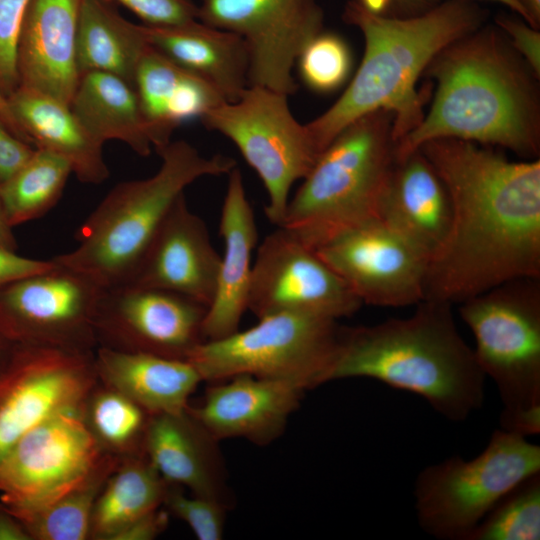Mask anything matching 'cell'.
Instances as JSON below:
<instances>
[{
	"mask_svg": "<svg viewBox=\"0 0 540 540\" xmlns=\"http://www.w3.org/2000/svg\"><path fill=\"white\" fill-rule=\"evenodd\" d=\"M420 150L452 204L448 234L428 262L424 300L453 304L504 282L540 278V161L440 138Z\"/></svg>",
	"mask_w": 540,
	"mask_h": 540,
	"instance_id": "1",
	"label": "cell"
},
{
	"mask_svg": "<svg viewBox=\"0 0 540 540\" xmlns=\"http://www.w3.org/2000/svg\"><path fill=\"white\" fill-rule=\"evenodd\" d=\"M497 27H479L442 49L427 67L436 91L421 123L395 144L401 159L434 139L501 147L527 159L540 150L532 73ZM533 74V73H532Z\"/></svg>",
	"mask_w": 540,
	"mask_h": 540,
	"instance_id": "2",
	"label": "cell"
},
{
	"mask_svg": "<svg viewBox=\"0 0 540 540\" xmlns=\"http://www.w3.org/2000/svg\"><path fill=\"white\" fill-rule=\"evenodd\" d=\"M485 11L472 0H445L415 15L395 17L347 2L343 20L359 29L364 54L351 82L325 112L306 123L320 154L358 118L385 110L393 117L395 144L424 117L429 90L416 84L434 57L449 44L482 26Z\"/></svg>",
	"mask_w": 540,
	"mask_h": 540,
	"instance_id": "3",
	"label": "cell"
},
{
	"mask_svg": "<svg viewBox=\"0 0 540 540\" xmlns=\"http://www.w3.org/2000/svg\"><path fill=\"white\" fill-rule=\"evenodd\" d=\"M449 303L423 300L406 318L341 327L331 381L365 377L417 394L441 416L464 421L484 402L486 376Z\"/></svg>",
	"mask_w": 540,
	"mask_h": 540,
	"instance_id": "4",
	"label": "cell"
},
{
	"mask_svg": "<svg viewBox=\"0 0 540 540\" xmlns=\"http://www.w3.org/2000/svg\"><path fill=\"white\" fill-rule=\"evenodd\" d=\"M157 153V172L114 186L78 229L77 247L54 257L57 263L103 288L129 283L185 188L205 176L228 175L236 167L233 158L204 156L185 140L171 141Z\"/></svg>",
	"mask_w": 540,
	"mask_h": 540,
	"instance_id": "5",
	"label": "cell"
},
{
	"mask_svg": "<svg viewBox=\"0 0 540 540\" xmlns=\"http://www.w3.org/2000/svg\"><path fill=\"white\" fill-rule=\"evenodd\" d=\"M394 151L391 113L378 110L353 121L318 155L289 199L280 226L316 250L376 218Z\"/></svg>",
	"mask_w": 540,
	"mask_h": 540,
	"instance_id": "6",
	"label": "cell"
},
{
	"mask_svg": "<svg viewBox=\"0 0 540 540\" xmlns=\"http://www.w3.org/2000/svg\"><path fill=\"white\" fill-rule=\"evenodd\" d=\"M539 279L504 282L459 307L475 338L476 360L497 387L501 428L526 437L540 432Z\"/></svg>",
	"mask_w": 540,
	"mask_h": 540,
	"instance_id": "7",
	"label": "cell"
},
{
	"mask_svg": "<svg viewBox=\"0 0 540 540\" xmlns=\"http://www.w3.org/2000/svg\"><path fill=\"white\" fill-rule=\"evenodd\" d=\"M537 473L540 446L497 429L473 459L452 456L419 472L414 484L418 524L437 539L468 540L506 493Z\"/></svg>",
	"mask_w": 540,
	"mask_h": 540,
	"instance_id": "8",
	"label": "cell"
},
{
	"mask_svg": "<svg viewBox=\"0 0 540 540\" xmlns=\"http://www.w3.org/2000/svg\"><path fill=\"white\" fill-rule=\"evenodd\" d=\"M341 327L335 319L276 313L247 330L203 341L186 360L203 381L249 374L306 391L331 381Z\"/></svg>",
	"mask_w": 540,
	"mask_h": 540,
	"instance_id": "9",
	"label": "cell"
},
{
	"mask_svg": "<svg viewBox=\"0 0 540 540\" xmlns=\"http://www.w3.org/2000/svg\"><path fill=\"white\" fill-rule=\"evenodd\" d=\"M209 130L228 138L257 173L267 193V219L280 226L295 182L318 157L305 124L292 114L288 96L249 85L232 102H221L202 117Z\"/></svg>",
	"mask_w": 540,
	"mask_h": 540,
	"instance_id": "10",
	"label": "cell"
},
{
	"mask_svg": "<svg viewBox=\"0 0 540 540\" xmlns=\"http://www.w3.org/2000/svg\"><path fill=\"white\" fill-rule=\"evenodd\" d=\"M81 406L41 422L0 461V502L17 517L78 485L101 460L104 452L89 432Z\"/></svg>",
	"mask_w": 540,
	"mask_h": 540,
	"instance_id": "11",
	"label": "cell"
},
{
	"mask_svg": "<svg viewBox=\"0 0 540 540\" xmlns=\"http://www.w3.org/2000/svg\"><path fill=\"white\" fill-rule=\"evenodd\" d=\"M102 291L86 274L55 261L0 288V332L15 345L95 351Z\"/></svg>",
	"mask_w": 540,
	"mask_h": 540,
	"instance_id": "12",
	"label": "cell"
},
{
	"mask_svg": "<svg viewBox=\"0 0 540 540\" xmlns=\"http://www.w3.org/2000/svg\"><path fill=\"white\" fill-rule=\"evenodd\" d=\"M197 6L200 22L244 41L249 85L287 96L297 91V58L323 30L324 13L316 0H200Z\"/></svg>",
	"mask_w": 540,
	"mask_h": 540,
	"instance_id": "13",
	"label": "cell"
},
{
	"mask_svg": "<svg viewBox=\"0 0 540 540\" xmlns=\"http://www.w3.org/2000/svg\"><path fill=\"white\" fill-rule=\"evenodd\" d=\"M362 305L316 250L286 228L277 226L259 245L247 300L258 319L298 313L339 320Z\"/></svg>",
	"mask_w": 540,
	"mask_h": 540,
	"instance_id": "14",
	"label": "cell"
},
{
	"mask_svg": "<svg viewBox=\"0 0 540 540\" xmlns=\"http://www.w3.org/2000/svg\"><path fill=\"white\" fill-rule=\"evenodd\" d=\"M97 381L94 351L16 345L0 375V461L41 422L81 405Z\"/></svg>",
	"mask_w": 540,
	"mask_h": 540,
	"instance_id": "15",
	"label": "cell"
},
{
	"mask_svg": "<svg viewBox=\"0 0 540 540\" xmlns=\"http://www.w3.org/2000/svg\"><path fill=\"white\" fill-rule=\"evenodd\" d=\"M206 311L167 290L134 284L103 288L94 320L97 347L186 360L205 341Z\"/></svg>",
	"mask_w": 540,
	"mask_h": 540,
	"instance_id": "16",
	"label": "cell"
},
{
	"mask_svg": "<svg viewBox=\"0 0 540 540\" xmlns=\"http://www.w3.org/2000/svg\"><path fill=\"white\" fill-rule=\"evenodd\" d=\"M316 252L362 304L403 307L424 300L428 258L378 218L340 233Z\"/></svg>",
	"mask_w": 540,
	"mask_h": 540,
	"instance_id": "17",
	"label": "cell"
},
{
	"mask_svg": "<svg viewBox=\"0 0 540 540\" xmlns=\"http://www.w3.org/2000/svg\"><path fill=\"white\" fill-rule=\"evenodd\" d=\"M220 254L205 221L183 193L174 203L132 280L126 284L187 296L208 307L213 300Z\"/></svg>",
	"mask_w": 540,
	"mask_h": 540,
	"instance_id": "18",
	"label": "cell"
},
{
	"mask_svg": "<svg viewBox=\"0 0 540 540\" xmlns=\"http://www.w3.org/2000/svg\"><path fill=\"white\" fill-rule=\"evenodd\" d=\"M82 0H30L16 49L19 86L70 105L80 79L76 45Z\"/></svg>",
	"mask_w": 540,
	"mask_h": 540,
	"instance_id": "19",
	"label": "cell"
},
{
	"mask_svg": "<svg viewBox=\"0 0 540 540\" xmlns=\"http://www.w3.org/2000/svg\"><path fill=\"white\" fill-rule=\"evenodd\" d=\"M207 388L198 406L187 411L217 441L241 437L266 445L284 431L305 392L278 380L239 374Z\"/></svg>",
	"mask_w": 540,
	"mask_h": 540,
	"instance_id": "20",
	"label": "cell"
},
{
	"mask_svg": "<svg viewBox=\"0 0 540 540\" xmlns=\"http://www.w3.org/2000/svg\"><path fill=\"white\" fill-rule=\"evenodd\" d=\"M376 218L427 258L438 251L451 223L449 193L420 150L396 159L382 189Z\"/></svg>",
	"mask_w": 540,
	"mask_h": 540,
	"instance_id": "21",
	"label": "cell"
},
{
	"mask_svg": "<svg viewBox=\"0 0 540 540\" xmlns=\"http://www.w3.org/2000/svg\"><path fill=\"white\" fill-rule=\"evenodd\" d=\"M217 442L187 409L152 414L143 453L168 484L188 488L194 495L230 508L232 497Z\"/></svg>",
	"mask_w": 540,
	"mask_h": 540,
	"instance_id": "22",
	"label": "cell"
},
{
	"mask_svg": "<svg viewBox=\"0 0 540 540\" xmlns=\"http://www.w3.org/2000/svg\"><path fill=\"white\" fill-rule=\"evenodd\" d=\"M219 230L224 252L220 255L215 294L203 321L205 340L221 339L238 331L247 310L252 255L258 230L242 174L237 167L228 174Z\"/></svg>",
	"mask_w": 540,
	"mask_h": 540,
	"instance_id": "23",
	"label": "cell"
},
{
	"mask_svg": "<svg viewBox=\"0 0 540 540\" xmlns=\"http://www.w3.org/2000/svg\"><path fill=\"white\" fill-rule=\"evenodd\" d=\"M148 44L207 81L226 102L249 86V55L238 35L199 20L172 26L142 25Z\"/></svg>",
	"mask_w": 540,
	"mask_h": 540,
	"instance_id": "24",
	"label": "cell"
},
{
	"mask_svg": "<svg viewBox=\"0 0 540 540\" xmlns=\"http://www.w3.org/2000/svg\"><path fill=\"white\" fill-rule=\"evenodd\" d=\"M7 101L29 145L64 158L83 183L100 184L109 177L103 143L88 132L70 105L22 86Z\"/></svg>",
	"mask_w": 540,
	"mask_h": 540,
	"instance_id": "25",
	"label": "cell"
},
{
	"mask_svg": "<svg viewBox=\"0 0 540 540\" xmlns=\"http://www.w3.org/2000/svg\"><path fill=\"white\" fill-rule=\"evenodd\" d=\"M134 85L156 152L172 141L181 124L201 119L224 102L207 81L150 45L139 62Z\"/></svg>",
	"mask_w": 540,
	"mask_h": 540,
	"instance_id": "26",
	"label": "cell"
},
{
	"mask_svg": "<svg viewBox=\"0 0 540 540\" xmlns=\"http://www.w3.org/2000/svg\"><path fill=\"white\" fill-rule=\"evenodd\" d=\"M94 363L102 384L124 394L150 415L185 411L190 395L203 381L188 360L149 353L99 346Z\"/></svg>",
	"mask_w": 540,
	"mask_h": 540,
	"instance_id": "27",
	"label": "cell"
},
{
	"mask_svg": "<svg viewBox=\"0 0 540 540\" xmlns=\"http://www.w3.org/2000/svg\"><path fill=\"white\" fill-rule=\"evenodd\" d=\"M70 108L99 142L119 140L147 157L153 145L134 86L105 72L80 75Z\"/></svg>",
	"mask_w": 540,
	"mask_h": 540,
	"instance_id": "28",
	"label": "cell"
},
{
	"mask_svg": "<svg viewBox=\"0 0 540 540\" xmlns=\"http://www.w3.org/2000/svg\"><path fill=\"white\" fill-rule=\"evenodd\" d=\"M148 46L142 25L127 21L105 0H82L76 45L80 75L105 72L135 87L137 67Z\"/></svg>",
	"mask_w": 540,
	"mask_h": 540,
	"instance_id": "29",
	"label": "cell"
},
{
	"mask_svg": "<svg viewBox=\"0 0 540 540\" xmlns=\"http://www.w3.org/2000/svg\"><path fill=\"white\" fill-rule=\"evenodd\" d=\"M168 486L144 453L122 458L96 500L89 539L111 540L129 523L162 507Z\"/></svg>",
	"mask_w": 540,
	"mask_h": 540,
	"instance_id": "30",
	"label": "cell"
},
{
	"mask_svg": "<svg viewBox=\"0 0 540 540\" xmlns=\"http://www.w3.org/2000/svg\"><path fill=\"white\" fill-rule=\"evenodd\" d=\"M122 458L104 453L78 485L30 514L18 517L32 540H86L96 500Z\"/></svg>",
	"mask_w": 540,
	"mask_h": 540,
	"instance_id": "31",
	"label": "cell"
},
{
	"mask_svg": "<svg viewBox=\"0 0 540 540\" xmlns=\"http://www.w3.org/2000/svg\"><path fill=\"white\" fill-rule=\"evenodd\" d=\"M72 173L64 158L35 149L15 174L0 183V199L9 224L15 227L45 215L61 198Z\"/></svg>",
	"mask_w": 540,
	"mask_h": 540,
	"instance_id": "32",
	"label": "cell"
},
{
	"mask_svg": "<svg viewBox=\"0 0 540 540\" xmlns=\"http://www.w3.org/2000/svg\"><path fill=\"white\" fill-rule=\"evenodd\" d=\"M81 413L102 452L119 458L143 453L150 414L124 394L98 380Z\"/></svg>",
	"mask_w": 540,
	"mask_h": 540,
	"instance_id": "33",
	"label": "cell"
},
{
	"mask_svg": "<svg viewBox=\"0 0 540 540\" xmlns=\"http://www.w3.org/2000/svg\"><path fill=\"white\" fill-rule=\"evenodd\" d=\"M540 473L506 493L479 522L468 540H538Z\"/></svg>",
	"mask_w": 540,
	"mask_h": 540,
	"instance_id": "34",
	"label": "cell"
},
{
	"mask_svg": "<svg viewBox=\"0 0 540 540\" xmlns=\"http://www.w3.org/2000/svg\"><path fill=\"white\" fill-rule=\"evenodd\" d=\"M296 65L307 88L317 93H330L347 81L352 68V53L341 36L322 31L306 44Z\"/></svg>",
	"mask_w": 540,
	"mask_h": 540,
	"instance_id": "35",
	"label": "cell"
},
{
	"mask_svg": "<svg viewBox=\"0 0 540 540\" xmlns=\"http://www.w3.org/2000/svg\"><path fill=\"white\" fill-rule=\"evenodd\" d=\"M163 506L184 521L199 540L223 538L226 510L224 504L214 499L188 496L182 487L169 484Z\"/></svg>",
	"mask_w": 540,
	"mask_h": 540,
	"instance_id": "36",
	"label": "cell"
},
{
	"mask_svg": "<svg viewBox=\"0 0 540 540\" xmlns=\"http://www.w3.org/2000/svg\"><path fill=\"white\" fill-rule=\"evenodd\" d=\"M30 0H0V89L8 98L19 86L16 49Z\"/></svg>",
	"mask_w": 540,
	"mask_h": 540,
	"instance_id": "37",
	"label": "cell"
},
{
	"mask_svg": "<svg viewBox=\"0 0 540 540\" xmlns=\"http://www.w3.org/2000/svg\"><path fill=\"white\" fill-rule=\"evenodd\" d=\"M114 1L127 7L149 26H172L198 20V6L192 0Z\"/></svg>",
	"mask_w": 540,
	"mask_h": 540,
	"instance_id": "38",
	"label": "cell"
},
{
	"mask_svg": "<svg viewBox=\"0 0 540 540\" xmlns=\"http://www.w3.org/2000/svg\"><path fill=\"white\" fill-rule=\"evenodd\" d=\"M507 42L537 78L540 76V33L519 16L500 15L495 20Z\"/></svg>",
	"mask_w": 540,
	"mask_h": 540,
	"instance_id": "39",
	"label": "cell"
},
{
	"mask_svg": "<svg viewBox=\"0 0 540 540\" xmlns=\"http://www.w3.org/2000/svg\"><path fill=\"white\" fill-rule=\"evenodd\" d=\"M34 150V147L17 137L0 120V183L15 174Z\"/></svg>",
	"mask_w": 540,
	"mask_h": 540,
	"instance_id": "40",
	"label": "cell"
},
{
	"mask_svg": "<svg viewBox=\"0 0 540 540\" xmlns=\"http://www.w3.org/2000/svg\"><path fill=\"white\" fill-rule=\"evenodd\" d=\"M55 261L20 256L16 251L0 249V288L25 276L47 270Z\"/></svg>",
	"mask_w": 540,
	"mask_h": 540,
	"instance_id": "41",
	"label": "cell"
},
{
	"mask_svg": "<svg viewBox=\"0 0 540 540\" xmlns=\"http://www.w3.org/2000/svg\"><path fill=\"white\" fill-rule=\"evenodd\" d=\"M168 522V511L160 507L123 527L111 540H152L167 528Z\"/></svg>",
	"mask_w": 540,
	"mask_h": 540,
	"instance_id": "42",
	"label": "cell"
},
{
	"mask_svg": "<svg viewBox=\"0 0 540 540\" xmlns=\"http://www.w3.org/2000/svg\"><path fill=\"white\" fill-rule=\"evenodd\" d=\"M369 12L395 17L419 14L435 4V0H355Z\"/></svg>",
	"mask_w": 540,
	"mask_h": 540,
	"instance_id": "43",
	"label": "cell"
},
{
	"mask_svg": "<svg viewBox=\"0 0 540 540\" xmlns=\"http://www.w3.org/2000/svg\"><path fill=\"white\" fill-rule=\"evenodd\" d=\"M0 540H32L22 521L0 502Z\"/></svg>",
	"mask_w": 540,
	"mask_h": 540,
	"instance_id": "44",
	"label": "cell"
},
{
	"mask_svg": "<svg viewBox=\"0 0 540 540\" xmlns=\"http://www.w3.org/2000/svg\"><path fill=\"white\" fill-rule=\"evenodd\" d=\"M0 249L16 251L17 241L9 224L0 199Z\"/></svg>",
	"mask_w": 540,
	"mask_h": 540,
	"instance_id": "45",
	"label": "cell"
},
{
	"mask_svg": "<svg viewBox=\"0 0 540 540\" xmlns=\"http://www.w3.org/2000/svg\"><path fill=\"white\" fill-rule=\"evenodd\" d=\"M0 120L17 136L19 137L21 140L25 141L24 139V136H23V133L18 125V123L16 122L11 110H10V107H9V104H8V101H7V98L4 96V94L2 93L1 89H0ZM26 142V141H25ZM27 143V142H26Z\"/></svg>",
	"mask_w": 540,
	"mask_h": 540,
	"instance_id": "46",
	"label": "cell"
},
{
	"mask_svg": "<svg viewBox=\"0 0 540 540\" xmlns=\"http://www.w3.org/2000/svg\"><path fill=\"white\" fill-rule=\"evenodd\" d=\"M15 348L16 345L0 332V375L10 363Z\"/></svg>",
	"mask_w": 540,
	"mask_h": 540,
	"instance_id": "47",
	"label": "cell"
},
{
	"mask_svg": "<svg viewBox=\"0 0 540 540\" xmlns=\"http://www.w3.org/2000/svg\"><path fill=\"white\" fill-rule=\"evenodd\" d=\"M521 2L529 15L531 25L538 29L540 24V0H521Z\"/></svg>",
	"mask_w": 540,
	"mask_h": 540,
	"instance_id": "48",
	"label": "cell"
},
{
	"mask_svg": "<svg viewBox=\"0 0 540 540\" xmlns=\"http://www.w3.org/2000/svg\"><path fill=\"white\" fill-rule=\"evenodd\" d=\"M490 1L498 2L507 6L510 10L515 12L517 16L524 19L528 24L531 25L529 15L525 7L523 6L521 0H490Z\"/></svg>",
	"mask_w": 540,
	"mask_h": 540,
	"instance_id": "49",
	"label": "cell"
}]
</instances>
